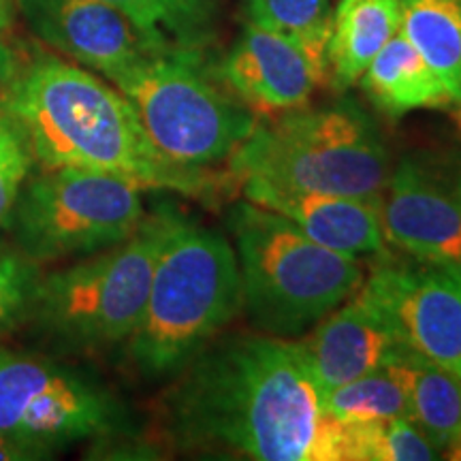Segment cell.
<instances>
[{
    "label": "cell",
    "instance_id": "6da1fadb",
    "mask_svg": "<svg viewBox=\"0 0 461 461\" xmlns=\"http://www.w3.org/2000/svg\"><path fill=\"white\" fill-rule=\"evenodd\" d=\"M322 397L302 342L269 333L212 339L176 374L160 403V431L186 453L344 461L346 425Z\"/></svg>",
    "mask_w": 461,
    "mask_h": 461
},
{
    "label": "cell",
    "instance_id": "7a4b0ae2",
    "mask_svg": "<svg viewBox=\"0 0 461 461\" xmlns=\"http://www.w3.org/2000/svg\"><path fill=\"white\" fill-rule=\"evenodd\" d=\"M7 113L41 169H86L143 190L216 199L224 176L186 169L154 146L131 101L112 82L51 54L22 60Z\"/></svg>",
    "mask_w": 461,
    "mask_h": 461
},
{
    "label": "cell",
    "instance_id": "3957f363",
    "mask_svg": "<svg viewBox=\"0 0 461 461\" xmlns=\"http://www.w3.org/2000/svg\"><path fill=\"white\" fill-rule=\"evenodd\" d=\"M244 310L235 248L221 230L176 214L154 265L146 308L126 342L148 380L173 378Z\"/></svg>",
    "mask_w": 461,
    "mask_h": 461
},
{
    "label": "cell",
    "instance_id": "277c9868",
    "mask_svg": "<svg viewBox=\"0 0 461 461\" xmlns=\"http://www.w3.org/2000/svg\"><path fill=\"white\" fill-rule=\"evenodd\" d=\"M235 180L378 201L391 154L370 113L353 99L297 107L255 131L229 158Z\"/></svg>",
    "mask_w": 461,
    "mask_h": 461
},
{
    "label": "cell",
    "instance_id": "5b68a950",
    "mask_svg": "<svg viewBox=\"0 0 461 461\" xmlns=\"http://www.w3.org/2000/svg\"><path fill=\"white\" fill-rule=\"evenodd\" d=\"M241 295L255 330L293 338L359 291V258L316 244L288 218L244 199L229 210Z\"/></svg>",
    "mask_w": 461,
    "mask_h": 461
},
{
    "label": "cell",
    "instance_id": "8992f818",
    "mask_svg": "<svg viewBox=\"0 0 461 461\" xmlns=\"http://www.w3.org/2000/svg\"><path fill=\"white\" fill-rule=\"evenodd\" d=\"M176 214L158 207L129 240L41 274L24 321L32 336L65 353H103L129 342Z\"/></svg>",
    "mask_w": 461,
    "mask_h": 461
},
{
    "label": "cell",
    "instance_id": "52a82bcc",
    "mask_svg": "<svg viewBox=\"0 0 461 461\" xmlns=\"http://www.w3.org/2000/svg\"><path fill=\"white\" fill-rule=\"evenodd\" d=\"M109 82L135 107L154 146L186 169L229 160L258 122L210 77L205 56L148 54Z\"/></svg>",
    "mask_w": 461,
    "mask_h": 461
},
{
    "label": "cell",
    "instance_id": "ba28073f",
    "mask_svg": "<svg viewBox=\"0 0 461 461\" xmlns=\"http://www.w3.org/2000/svg\"><path fill=\"white\" fill-rule=\"evenodd\" d=\"M143 190L122 177L86 169L31 173L7 230L31 261L84 258L129 240L146 221Z\"/></svg>",
    "mask_w": 461,
    "mask_h": 461
},
{
    "label": "cell",
    "instance_id": "9c48e42d",
    "mask_svg": "<svg viewBox=\"0 0 461 461\" xmlns=\"http://www.w3.org/2000/svg\"><path fill=\"white\" fill-rule=\"evenodd\" d=\"M124 428L120 403L105 387L45 355L0 344V434L50 457Z\"/></svg>",
    "mask_w": 461,
    "mask_h": 461
},
{
    "label": "cell",
    "instance_id": "30bf717a",
    "mask_svg": "<svg viewBox=\"0 0 461 461\" xmlns=\"http://www.w3.org/2000/svg\"><path fill=\"white\" fill-rule=\"evenodd\" d=\"M384 244L412 261L461 272V149L411 152L378 197Z\"/></svg>",
    "mask_w": 461,
    "mask_h": 461
},
{
    "label": "cell",
    "instance_id": "8fae6325",
    "mask_svg": "<svg viewBox=\"0 0 461 461\" xmlns=\"http://www.w3.org/2000/svg\"><path fill=\"white\" fill-rule=\"evenodd\" d=\"M361 288L408 350L461 376V272L387 261L372 269Z\"/></svg>",
    "mask_w": 461,
    "mask_h": 461
},
{
    "label": "cell",
    "instance_id": "7c38bea8",
    "mask_svg": "<svg viewBox=\"0 0 461 461\" xmlns=\"http://www.w3.org/2000/svg\"><path fill=\"white\" fill-rule=\"evenodd\" d=\"M15 14L39 41L107 82L154 54L129 17L103 0H15Z\"/></svg>",
    "mask_w": 461,
    "mask_h": 461
},
{
    "label": "cell",
    "instance_id": "4fadbf2b",
    "mask_svg": "<svg viewBox=\"0 0 461 461\" xmlns=\"http://www.w3.org/2000/svg\"><path fill=\"white\" fill-rule=\"evenodd\" d=\"M218 77L255 113L278 115L308 105L325 73L293 39L248 20L218 65Z\"/></svg>",
    "mask_w": 461,
    "mask_h": 461
},
{
    "label": "cell",
    "instance_id": "5bb4252c",
    "mask_svg": "<svg viewBox=\"0 0 461 461\" xmlns=\"http://www.w3.org/2000/svg\"><path fill=\"white\" fill-rule=\"evenodd\" d=\"M322 395L387 366L406 350L383 310L363 288L299 339Z\"/></svg>",
    "mask_w": 461,
    "mask_h": 461
},
{
    "label": "cell",
    "instance_id": "9a60e30c",
    "mask_svg": "<svg viewBox=\"0 0 461 461\" xmlns=\"http://www.w3.org/2000/svg\"><path fill=\"white\" fill-rule=\"evenodd\" d=\"M244 199L291 221L316 244L348 257L378 255L384 250L378 201L344 194L310 193L244 180Z\"/></svg>",
    "mask_w": 461,
    "mask_h": 461
},
{
    "label": "cell",
    "instance_id": "2e32d148",
    "mask_svg": "<svg viewBox=\"0 0 461 461\" xmlns=\"http://www.w3.org/2000/svg\"><path fill=\"white\" fill-rule=\"evenodd\" d=\"M359 84L374 107L389 118H402L417 109L455 113L451 95L402 31L378 51Z\"/></svg>",
    "mask_w": 461,
    "mask_h": 461
},
{
    "label": "cell",
    "instance_id": "e0dca14e",
    "mask_svg": "<svg viewBox=\"0 0 461 461\" xmlns=\"http://www.w3.org/2000/svg\"><path fill=\"white\" fill-rule=\"evenodd\" d=\"M406 384L411 419L440 455L461 459V376L412 350L389 361Z\"/></svg>",
    "mask_w": 461,
    "mask_h": 461
},
{
    "label": "cell",
    "instance_id": "ac0fdd59",
    "mask_svg": "<svg viewBox=\"0 0 461 461\" xmlns=\"http://www.w3.org/2000/svg\"><path fill=\"white\" fill-rule=\"evenodd\" d=\"M402 26V0H353L336 11L327 48V82L338 90L359 84L380 50Z\"/></svg>",
    "mask_w": 461,
    "mask_h": 461
},
{
    "label": "cell",
    "instance_id": "d6986e66",
    "mask_svg": "<svg viewBox=\"0 0 461 461\" xmlns=\"http://www.w3.org/2000/svg\"><path fill=\"white\" fill-rule=\"evenodd\" d=\"M132 22L154 54L205 56L216 41L218 0H103Z\"/></svg>",
    "mask_w": 461,
    "mask_h": 461
},
{
    "label": "cell",
    "instance_id": "ffe728a7",
    "mask_svg": "<svg viewBox=\"0 0 461 461\" xmlns=\"http://www.w3.org/2000/svg\"><path fill=\"white\" fill-rule=\"evenodd\" d=\"M400 31L428 62L461 115V0H402Z\"/></svg>",
    "mask_w": 461,
    "mask_h": 461
},
{
    "label": "cell",
    "instance_id": "44dd1931",
    "mask_svg": "<svg viewBox=\"0 0 461 461\" xmlns=\"http://www.w3.org/2000/svg\"><path fill=\"white\" fill-rule=\"evenodd\" d=\"M325 411L342 423L411 419L406 384L391 363L339 384L322 397Z\"/></svg>",
    "mask_w": 461,
    "mask_h": 461
},
{
    "label": "cell",
    "instance_id": "7402d4cb",
    "mask_svg": "<svg viewBox=\"0 0 461 461\" xmlns=\"http://www.w3.org/2000/svg\"><path fill=\"white\" fill-rule=\"evenodd\" d=\"M248 20L293 39L327 77L336 11L330 0H246Z\"/></svg>",
    "mask_w": 461,
    "mask_h": 461
},
{
    "label": "cell",
    "instance_id": "603a6c76",
    "mask_svg": "<svg viewBox=\"0 0 461 461\" xmlns=\"http://www.w3.org/2000/svg\"><path fill=\"white\" fill-rule=\"evenodd\" d=\"M344 425V461H429L442 457L412 419Z\"/></svg>",
    "mask_w": 461,
    "mask_h": 461
},
{
    "label": "cell",
    "instance_id": "cb8c5ba5",
    "mask_svg": "<svg viewBox=\"0 0 461 461\" xmlns=\"http://www.w3.org/2000/svg\"><path fill=\"white\" fill-rule=\"evenodd\" d=\"M39 278V263L0 240V331L24 325Z\"/></svg>",
    "mask_w": 461,
    "mask_h": 461
},
{
    "label": "cell",
    "instance_id": "d4e9b609",
    "mask_svg": "<svg viewBox=\"0 0 461 461\" xmlns=\"http://www.w3.org/2000/svg\"><path fill=\"white\" fill-rule=\"evenodd\" d=\"M34 169V154L9 113L0 115V230L7 229L17 194Z\"/></svg>",
    "mask_w": 461,
    "mask_h": 461
},
{
    "label": "cell",
    "instance_id": "484cf974",
    "mask_svg": "<svg viewBox=\"0 0 461 461\" xmlns=\"http://www.w3.org/2000/svg\"><path fill=\"white\" fill-rule=\"evenodd\" d=\"M5 32H0V115L7 113L9 101L14 96L17 75H20L22 60L17 51L5 41Z\"/></svg>",
    "mask_w": 461,
    "mask_h": 461
},
{
    "label": "cell",
    "instance_id": "4316f807",
    "mask_svg": "<svg viewBox=\"0 0 461 461\" xmlns=\"http://www.w3.org/2000/svg\"><path fill=\"white\" fill-rule=\"evenodd\" d=\"M43 459H51V457L50 455H45L43 451L20 445V442L9 440L7 436L0 434V461H43Z\"/></svg>",
    "mask_w": 461,
    "mask_h": 461
},
{
    "label": "cell",
    "instance_id": "83f0119b",
    "mask_svg": "<svg viewBox=\"0 0 461 461\" xmlns=\"http://www.w3.org/2000/svg\"><path fill=\"white\" fill-rule=\"evenodd\" d=\"M15 20V0H0V32H7Z\"/></svg>",
    "mask_w": 461,
    "mask_h": 461
},
{
    "label": "cell",
    "instance_id": "f1b7e54d",
    "mask_svg": "<svg viewBox=\"0 0 461 461\" xmlns=\"http://www.w3.org/2000/svg\"><path fill=\"white\" fill-rule=\"evenodd\" d=\"M350 3H353V0H342V3H339V7L338 9H342V7H346V5H350ZM336 9V11H338Z\"/></svg>",
    "mask_w": 461,
    "mask_h": 461
}]
</instances>
